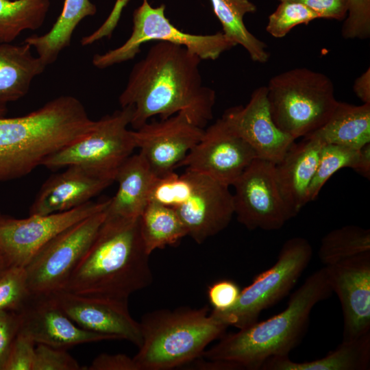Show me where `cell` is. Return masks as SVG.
I'll return each mask as SVG.
<instances>
[{
  "instance_id": "cell-1",
  "label": "cell",
  "mask_w": 370,
  "mask_h": 370,
  "mask_svg": "<svg viewBox=\"0 0 370 370\" xmlns=\"http://www.w3.org/2000/svg\"><path fill=\"white\" fill-rule=\"evenodd\" d=\"M202 60L186 47L158 41L132 67L119 97L121 108L133 107L130 125L135 130L152 116L166 119L184 114L204 128L213 118L216 94L203 84Z\"/></svg>"
},
{
  "instance_id": "cell-2",
  "label": "cell",
  "mask_w": 370,
  "mask_h": 370,
  "mask_svg": "<svg viewBox=\"0 0 370 370\" xmlns=\"http://www.w3.org/2000/svg\"><path fill=\"white\" fill-rule=\"evenodd\" d=\"M149 256L141 237L139 218L106 214L93 242L62 290L128 299L153 282Z\"/></svg>"
},
{
  "instance_id": "cell-3",
  "label": "cell",
  "mask_w": 370,
  "mask_h": 370,
  "mask_svg": "<svg viewBox=\"0 0 370 370\" xmlns=\"http://www.w3.org/2000/svg\"><path fill=\"white\" fill-rule=\"evenodd\" d=\"M96 124L76 97L62 95L22 116L0 117V182L26 175Z\"/></svg>"
},
{
  "instance_id": "cell-4",
  "label": "cell",
  "mask_w": 370,
  "mask_h": 370,
  "mask_svg": "<svg viewBox=\"0 0 370 370\" xmlns=\"http://www.w3.org/2000/svg\"><path fill=\"white\" fill-rule=\"evenodd\" d=\"M332 293L323 267L305 280L283 311L238 332L223 334L201 357L232 364L237 369L255 370L271 357L288 356L304 334L314 306Z\"/></svg>"
},
{
  "instance_id": "cell-5",
  "label": "cell",
  "mask_w": 370,
  "mask_h": 370,
  "mask_svg": "<svg viewBox=\"0 0 370 370\" xmlns=\"http://www.w3.org/2000/svg\"><path fill=\"white\" fill-rule=\"evenodd\" d=\"M142 343L133 357L139 370H168L201 358L228 325L208 307L161 309L140 322Z\"/></svg>"
},
{
  "instance_id": "cell-6",
  "label": "cell",
  "mask_w": 370,
  "mask_h": 370,
  "mask_svg": "<svg viewBox=\"0 0 370 370\" xmlns=\"http://www.w3.org/2000/svg\"><path fill=\"white\" fill-rule=\"evenodd\" d=\"M150 200L173 208L198 244L227 227L234 214L229 186L189 170L158 178Z\"/></svg>"
},
{
  "instance_id": "cell-7",
  "label": "cell",
  "mask_w": 370,
  "mask_h": 370,
  "mask_svg": "<svg viewBox=\"0 0 370 370\" xmlns=\"http://www.w3.org/2000/svg\"><path fill=\"white\" fill-rule=\"evenodd\" d=\"M266 87L274 123L295 140L324 125L338 102L332 80L308 68L279 73Z\"/></svg>"
},
{
  "instance_id": "cell-8",
  "label": "cell",
  "mask_w": 370,
  "mask_h": 370,
  "mask_svg": "<svg viewBox=\"0 0 370 370\" xmlns=\"http://www.w3.org/2000/svg\"><path fill=\"white\" fill-rule=\"evenodd\" d=\"M132 106L96 121L93 129L82 138L47 157L42 165L58 170L76 165L114 180L119 166L136 148L133 130L128 129Z\"/></svg>"
},
{
  "instance_id": "cell-9",
  "label": "cell",
  "mask_w": 370,
  "mask_h": 370,
  "mask_svg": "<svg viewBox=\"0 0 370 370\" xmlns=\"http://www.w3.org/2000/svg\"><path fill=\"white\" fill-rule=\"evenodd\" d=\"M312 247L302 237L282 245L276 262L241 290L235 305L225 311L212 310L228 326L243 329L258 321L261 312L287 295L308 266Z\"/></svg>"
},
{
  "instance_id": "cell-10",
  "label": "cell",
  "mask_w": 370,
  "mask_h": 370,
  "mask_svg": "<svg viewBox=\"0 0 370 370\" xmlns=\"http://www.w3.org/2000/svg\"><path fill=\"white\" fill-rule=\"evenodd\" d=\"M166 6L152 7L143 0L133 12V27L129 38L120 47L102 54H95L92 64L100 69L134 58L143 44L165 41L186 47L201 60H216L236 45L222 32L209 35H196L182 32L165 16Z\"/></svg>"
},
{
  "instance_id": "cell-11",
  "label": "cell",
  "mask_w": 370,
  "mask_h": 370,
  "mask_svg": "<svg viewBox=\"0 0 370 370\" xmlns=\"http://www.w3.org/2000/svg\"><path fill=\"white\" fill-rule=\"evenodd\" d=\"M106 214L105 209L70 226L32 257L25 267L31 294L62 290L93 242Z\"/></svg>"
},
{
  "instance_id": "cell-12",
  "label": "cell",
  "mask_w": 370,
  "mask_h": 370,
  "mask_svg": "<svg viewBox=\"0 0 370 370\" xmlns=\"http://www.w3.org/2000/svg\"><path fill=\"white\" fill-rule=\"evenodd\" d=\"M232 186L234 214L248 230H278L294 217L282 196L272 162L256 158Z\"/></svg>"
},
{
  "instance_id": "cell-13",
  "label": "cell",
  "mask_w": 370,
  "mask_h": 370,
  "mask_svg": "<svg viewBox=\"0 0 370 370\" xmlns=\"http://www.w3.org/2000/svg\"><path fill=\"white\" fill-rule=\"evenodd\" d=\"M110 199L89 201L73 209L25 219H0V252L11 266L25 267L49 241L76 223L107 208Z\"/></svg>"
},
{
  "instance_id": "cell-14",
  "label": "cell",
  "mask_w": 370,
  "mask_h": 370,
  "mask_svg": "<svg viewBox=\"0 0 370 370\" xmlns=\"http://www.w3.org/2000/svg\"><path fill=\"white\" fill-rule=\"evenodd\" d=\"M256 158L250 145L221 117L204 130L201 140L177 169L186 166V170L230 186Z\"/></svg>"
},
{
  "instance_id": "cell-15",
  "label": "cell",
  "mask_w": 370,
  "mask_h": 370,
  "mask_svg": "<svg viewBox=\"0 0 370 370\" xmlns=\"http://www.w3.org/2000/svg\"><path fill=\"white\" fill-rule=\"evenodd\" d=\"M204 130L191 123L183 113L159 121L147 122L133 130L139 153L154 174L161 178L177 165L201 140Z\"/></svg>"
},
{
  "instance_id": "cell-16",
  "label": "cell",
  "mask_w": 370,
  "mask_h": 370,
  "mask_svg": "<svg viewBox=\"0 0 370 370\" xmlns=\"http://www.w3.org/2000/svg\"><path fill=\"white\" fill-rule=\"evenodd\" d=\"M53 293L64 312L82 328L128 341L138 347L141 345L140 322L132 317L128 299L78 295L63 290Z\"/></svg>"
},
{
  "instance_id": "cell-17",
  "label": "cell",
  "mask_w": 370,
  "mask_h": 370,
  "mask_svg": "<svg viewBox=\"0 0 370 370\" xmlns=\"http://www.w3.org/2000/svg\"><path fill=\"white\" fill-rule=\"evenodd\" d=\"M332 292L341 303L343 340L370 333V251L325 267Z\"/></svg>"
},
{
  "instance_id": "cell-18",
  "label": "cell",
  "mask_w": 370,
  "mask_h": 370,
  "mask_svg": "<svg viewBox=\"0 0 370 370\" xmlns=\"http://www.w3.org/2000/svg\"><path fill=\"white\" fill-rule=\"evenodd\" d=\"M20 330L36 344L67 349L77 345L108 340L114 336L86 330L75 324L58 304L54 293L31 294L17 311Z\"/></svg>"
},
{
  "instance_id": "cell-19",
  "label": "cell",
  "mask_w": 370,
  "mask_h": 370,
  "mask_svg": "<svg viewBox=\"0 0 370 370\" xmlns=\"http://www.w3.org/2000/svg\"><path fill=\"white\" fill-rule=\"evenodd\" d=\"M266 86L254 90L249 102L227 109L222 118L255 151L257 158L275 164L295 141L274 123Z\"/></svg>"
},
{
  "instance_id": "cell-20",
  "label": "cell",
  "mask_w": 370,
  "mask_h": 370,
  "mask_svg": "<svg viewBox=\"0 0 370 370\" xmlns=\"http://www.w3.org/2000/svg\"><path fill=\"white\" fill-rule=\"evenodd\" d=\"M114 180L80 166H69L49 177L29 208V214L64 212L86 204Z\"/></svg>"
},
{
  "instance_id": "cell-21",
  "label": "cell",
  "mask_w": 370,
  "mask_h": 370,
  "mask_svg": "<svg viewBox=\"0 0 370 370\" xmlns=\"http://www.w3.org/2000/svg\"><path fill=\"white\" fill-rule=\"evenodd\" d=\"M323 145L317 138L304 137L299 143L294 142L282 160L275 164L280 193L294 217L308 203V188Z\"/></svg>"
},
{
  "instance_id": "cell-22",
  "label": "cell",
  "mask_w": 370,
  "mask_h": 370,
  "mask_svg": "<svg viewBox=\"0 0 370 370\" xmlns=\"http://www.w3.org/2000/svg\"><path fill=\"white\" fill-rule=\"evenodd\" d=\"M158 178L140 153L131 155L116 173L114 181L118 182L119 187L115 195L110 199L107 214L125 219L139 218L150 200Z\"/></svg>"
},
{
  "instance_id": "cell-23",
  "label": "cell",
  "mask_w": 370,
  "mask_h": 370,
  "mask_svg": "<svg viewBox=\"0 0 370 370\" xmlns=\"http://www.w3.org/2000/svg\"><path fill=\"white\" fill-rule=\"evenodd\" d=\"M27 43L0 44V108L23 97L47 65Z\"/></svg>"
},
{
  "instance_id": "cell-24",
  "label": "cell",
  "mask_w": 370,
  "mask_h": 370,
  "mask_svg": "<svg viewBox=\"0 0 370 370\" xmlns=\"http://www.w3.org/2000/svg\"><path fill=\"white\" fill-rule=\"evenodd\" d=\"M306 136L323 144L361 149L370 143V103L354 106L338 101L325 123Z\"/></svg>"
},
{
  "instance_id": "cell-25",
  "label": "cell",
  "mask_w": 370,
  "mask_h": 370,
  "mask_svg": "<svg viewBox=\"0 0 370 370\" xmlns=\"http://www.w3.org/2000/svg\"><path fill=\"white\" fill-rule=\"evenodd\" d=\"M370 367V333L352 340H343L323 358L295 362L288 356L267 359L262 370H367Z\"/></svg>"
},
{
  "instance_id": "cell-26",
  "label": "cell",
  "mask_w": 370,
  "mask_h": 370,
  "mask_svg": "<svg viewBox=\"0 0 370 370\" xmlns=\"http://www.w3.org/2000/svg\"><path fill=\"white\" fill-rule=\"evenodd\" d=\"M96 12L97 7L90 0H64L62 12L49 31L40 36H30L24 42L36 50L37 56L47 66L69 46L78 24Z\"/></svg>"
},
{
  "instance_id": "cell-27",
  "label": "cell",
  "mask_w": 370,
  "mask_h": 370,
  "mask_svg": "<svg viewBox=\"0 0 370 370\" xmlns=\"http://www.w3.org/2000/svg\"><path fill=\"white\" fill-rule=\"evenodd\" d=\"M210 1L225 36L236 45H241L253 61L266 63L270 58L267 45L252 34L243 22L244 16L255 12L256 6L249 0Z\"/></svg>"
},
{
  "instance_id": "cell-28",
  "label": "cell",
  "mask_w": 370,
  "mask_h": 370,
  "mask_svg": "<svg viewBox=\"0 0 370 370\" xmlns=\"http://www.w3.org/2000/svg\"><path fill=\"white\" fill-rule=\"evenodd\" d=\"M140 232L147 253L173 245L188 236L186 228L171 207L150 200L139 217Z\"/></svg>"
},
{
  "instance_id": "cell-29",
  "label": "cell",
  "mask_w": 370,
  "mask_h": 370,
  "mask_svg": "<svg viewBox=\"0 0 370 370\" xmlns=\"http://www.w3.org/2000/svg\"><path fill=\"white\" fill-rule=\"evenodd\" d=\"M49 7V0H0V44L41 27Z\"/></svg>"
},
{
  "instance_id": "cell-30",
  "label": "cell",
  "mask_w": 370,
  "mask_h": 370,
  "mask_svg": "<svg viewBox=\"0 0 370 370\" xmlns=\"http://www.w3.org/2000/svg\"><path fill=\"white\" fill-rule=\"evenodd\" d=\"M367 251H370V230L348 225L323 237L318 256L324 267H328Z\"/></svg>"
},
{
  "instance_id": "cell-31",
  "label": "cell",
  "mask_w": 370,
  "mask_h": 370,
  "mask_svg": "<svg viewBox=\"0 0 370 370\" xmlns=\"http://www.w3.org/2000/svg\"><path fill=\"white\" fill-rule=\"evenodd\" d=\"M359 155L360 149L334 144L323 145L314 175L308 188V202L317 197L326 182L337 171L345 167L355 171Z\"/></svg>"
},
{
  "instance_id": "cell-32",
  "label": "cell",
  "mask_w": 370,
  "mask_h": 370,
  "mask_svg": "<svg viewBox=\"0 0 370 370\" xmlns=\"http://www.w3.org/2000/svg\"><path fill=\"white\" fill-rule=\"evenodd\" d=\"M319 18V16L306 5L294 1H280L268 18L266 31L273 37L286 36L295 27Z\"/></svg>"
},
{
  "instance_id": "cell-33",
  "label": "cell",
  "mask_w": 370,
  "mask_h": 370,
  "mask_svg": "<svg viewBox=\"0 0 370 370\" xmlns=\"http://www.w3.org/2000/svg\"><path fill=\"white\" fill-rule=\"evenodd\" d=\"M30 295L24 267L12 266L0 277V310L17 312Z\"/></svg>"
},
{
  "instance_id": "cell-34",
  "label": "cell",
  "mask_w": 370,
  "mask_h": 370,
  "mask_svg": "<svg viewBox=\"0 0 370 370\" xmlns=\"http://www.w3.org/2000/svg\"><path fill=\"white\" fill-rule=\"evenodd\" d=\"M341 34L346 39L370 37V0H349Z\"/></svg>"
},
{
  "instance_id": "cell-35",
  "label": "cell",
  "mask_w": 370,
  "mask_h": 370,
  "mask_svg": "<svg viewBox=\"0 0 370 370\" xmlns=\"http://www.w3.org/2000/svg\"><path fill=\"white\" fill-rule=\"evenodd\" d=\"M65 349L36 344L33 370H82Z\"/></svg>"
},
{
  "instance_id": "cell-36",
  "label": "cell",
  "mask_w": 370,
  "mask_h": 370,
  "mask_svg": "<svg viewBox=\"0 0 370 370\" xmlns=\"http://www.w3.org/2000/svg\"><path fill=\"white\" fill-rule=\"evenodd\" d=\"M35 341L19 330L10 348L3 370H33Z\"/></svg>"
},
{
  "instance_id": "cell-37",
  "label": "cell",
  "mask_w": 370,
  "mask_h": 370,
  "mask_svg": "<svg viewBox=\"0 0 370 370\" xmlns=\"http://www.w3.org/2000/svg\"><path fill=\"white\" fill-rule=\"evenodd\" d=\"M241 289L231 280H221L211 284L207 291L209 302L215 311L230 309L236 303Z\"/></svg>"
},
{
  "instance_id": "cell-38",
  "label": "cell",
  "mask_w": 370,
  "mask_h": 370,
  "mask_svg": "<svg viewBox=\"0 0 370 370\" xmlns=\"http://www.w3.org/2000/svg\"><path fill=\"white\" fill-rule=\"evenodd\" d=\"M18 312L0 310V370H3L12 345L20 330Z\"/></svg>"
},
{
  "instance_id": "cell-39",
  "label": "cell",
  "mask_w": 370,
  "mask_h": 370,
  "mask_svg": "<svg viewBox=\"0 0 370 370\" xmlns=\"http://www.w3.org/2000/svg\"><path fill=\"white\" fill-rule=\"evenodd\" d=\"M300 3L316 13L319 18L344 20L347 14L349 0H278Z\"/></svg>"
},
{
  "instance_id": "cell-40",
  "label": "cell",
  "mask_w": 370,
  "mask_h": 370,
  "mask_svg": "<svg viewBox=\"0 0 370 370\" xmlns=\"http://www.w3.org/2000/svg\"><path fill=\"white\" fill-rule=\"evenodd\" d=\"M130 0H116L110 14L104 22L93 32L81 39L82 46H88L106 37H110L118 25L123 9Z\"/></svg>"
},
{
  "instance_id": "cell-41",
  "label": "cell",
  "mask_w": 370,
  "mask_h": 370,
  "mask_svg": "<svg viewBox=\"0 0 370 370\" xmlns=\"http://www.w3.org/2000/svg\"><path fill=\"white\" fill-rule=\"evenodd\" d=\"M86 370H139L133 358L124 354L103 353L92 361Z\"/></svg>"
},
{
  "instance_id": "cell-42",
  "label": "cell",
  "mask_w": 370,
  "mask_h": 370,
  "mask_svg": "<svg viewBox=\"0 0 370 370\" xmlns=\"http://www.w3.org/2000/svg\"><path fill=\"white\" fill-rule=\"evenodd\" d=\"M353 90L356 97L363 103H370V69L358 77L354 83Z\"/></svg>"
},
{
  "instance_id": "cell-43",
  "label": "cell",
  "mask_w": 370,
  "mask_h": 370,
  "mask_svg": "<svg viewBox=\"0 0 370 370\" xmlns=\"http://www.w3.org/2000/svg\"><path fill=\"white\" fill-rule=\"evenodd\" d=\"M358 174L369 180L370 178V143L360 149V155L355 169Z\"/></svg>"
},
{
  "instance_id": "cell-44",
  "label": "cell",
  "mask_w": 370,
  "mask_h": 370,
  "mask_svg": "<svg viewBox=\"0 0 370 370\" xmlns=\"http://www.w3.org/2000/svg\"><path fill=\"white\" fill-rule=\"evenodd\" d=\"M10 267L12 266L0 252V277Z\"/></svg>"
},
{
  "instance_id": "cell-45",
  "label": "cell",
  "mask_w": 370,
  "mask_h": 370,
  "mask_svg": "<svg viewBox=\"0 0 370 370\" xmlns=\"http://www.w3.org/2000/svg\"><path fill=\"white\" fill-rule=\"evenodd\" d=\"M5 113H6V108H0V117L4 116Z\"/></svg>"
},
{
  "instance_id": "cell-46",
  "label": "cell",
  "mask_w": 370,
  "mask_h": 370,
  "mask_svg": "<svg viewBox=\"0 0 370 370\" xmlns=\"http://www.w3.org/2000/svg\"><path fill=\"white\" fill-rule=\"evenodd\" d=\"M2 215L0 214V219L1 218Z\"/></svg>"
}]
</instances>
